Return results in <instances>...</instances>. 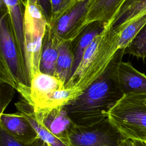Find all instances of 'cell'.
Instances as JSON below:
<instances>
[{
  "instance_id": "cell-1",
  "label": "cell",
  "mask_w": 146,
  "mask_h": 146,
  "mask_svg": "<svg viewBox=\"0 0 146 146\" xmlns=\"http://www.w3.org/2000/svg\"><path fill=\"white\" fill-rule=\"evenodd\" d=\"M119 49L105 72L80 95L64 106L77 125H90L108 117V113L124 94L117 80L119 64L125 54Z\"/></svg>"
},
{
  "instance_id": "cell-2",
  "label": "cell",
  "mask_w": 146,
  "mask_h": 146,
  "mask_svg": "<svg viewBox=\"0 0 146 146\" xmlns=\"http://www.w3.org/2000/svg\"><path fill=\"white\" fill-rule=\"evenodd\" d=\"M119 50V34L113 25H107L87 48L65 88L81 95L105 72Z\"/></svg>"
},
{
  "instance_id": "cell-3",
  "label": "cell",
  "mask_w": 146,
  "mask_h": 146,
  "mask_svg": "<svg viewBox=\"0 0 146 146\" xmlns=\"http://www.w3.org/2000/svg\"><path fill=\"white\" fill-rule=\"evenodd\" d=\"M0 82L11 86L23 99H27L30 78L6 7L1 9Z\"/></svg>"
},
{
  "instance_id": "cell-4",
  "label": "cell",
  "mask_w": 146,
  "mask_h": 146,
  "mask_svg": "<svg viewBox=\"0 0 146 146\" xmlns=\"http://www.w3.org/2000/svg\"><path fill=\"white\" fill-rule=\"evenodd\" d=\"M36 132L38 137L50 146H69L68 136L76 125L64 106L34 110L23 98L15 104Z\"/></svg>"
},
{
  "instance_id": "cell-5",
  "label": "cell",
  "mask_w": 146,
  "mask_h": 146,
  "mask_svg": "<svg viewBox=\"0 0 146 146\" xmlns=\"http://www.w3.org/2000/svg\"><path fill=\"white\" fill-rule=\"evenodd\" d=\"M146 94H125L108 113V119L125 139L146 141Z\"/></svg>"
},
{
  "instance_id": "cell-6",
  "label": "cell",
  "mask_w": 146,
  "mask_h": 146,
  "mask_svg": "<svg viewBox=\"0 0 146 146\" xmlns=\"http://www.w3.org/2000/svg\"><path fill=\"white\" fill-rule=\"evenodd\" d=\"M48 22L38 0H25L24 37L26 62L30 80L39 71L43 40Z\"/></svg>"
},
{
  "instance_id": "cell-7",
  "label": "cell",
  "mask_w": 146,
  "mask_h": 146,
  "mask_svg": "<svg viewBox=\"0 0 146 146\" xmlns=\"http://www.w3.org/2000/svg\"><path fill=\"white\" fill-rule=\"evenodd\" d=\"M124 139L107 117L90 125H75L68 142L69 146H120Z\"/></svg>"
},
{
  "instance_id": "cell-8",
  "label": "cell",
  "mask_w": 146,
  "mask_h": 146,
  "mask_svg": "<svg viewBox=\"0 0 146 146\" xmlns=\"http://www.w3.org/2000/svg\"><path fill=\"white\" fill-rule=\"evenodd\" d=\"M89 1L78 0L59 18L48 23L53 34L62 42L72 41L84 28Z\"/></svg>"
},
{
  "instance_id": "cell-9",
  "label": "cell",
  "mask_w": 146,
  "mask_h": 146,
  "mask_svg": "<svg viewBox=\"0 0 146 146\" xmlns=\"http://www.w3.org/2000/svg\"><path fill=\"white\" fill-rule=\"evenodd\" d=\"M64 88L65 84L58 78L39 71L31 78L30 94L25 100L33 107L34 110H38L43 108L50 94Z\"/></svg>"
},
{
  "instance_id": "cell-10",
  "label": "cell",
  "mask_w": 146,
  "mask_h": 146,
  "mask_svg": "<svg viewBox=\"0 0 146 146\" xmlns=\"http://www.w3.org/2000/svg\"><path fill=\"white\" fill-rule=\"evenodd\" d=\"M0 127L14 138L26 143H33L39 139L30 122L19 112L1 113Z\"/></svg>"
},
{
  "instance_id": "cell-11",
  "label": "cell",
  "mask_w": 146,
  "mask_h": 146,
  "mask_svg": "<svg viewBox=\"0 0 146 146\" xmlns=\"http://www.w3.org/2000/svg\"><path fill=\"white\" fill-rule=\"evenodd\" d=\"M127 0H90L84 22V27L89 23L99 22L105 26H113V21Z\"/></svg>"
},
{
  "instance_id": "cell-12",
  "label": "cell",
  "mask_w": 146,
  "mask_h": 146,
  "mask_svg": "<svg viewBox=\"0 0 146 146\" xmlns=\"http://www.w3.org/2000/svg\"><path fill=\"white\" fill-rule=\"evenodd\" d=\"M119 86L125 94H146V76L135 69L129 62L123 60L119 65L117 72Z\"/></svg>"
},
{
  "instance_id": "cell-13",
  "label": "cell",
  "mask_w": 146,
  "mask_h": 146,
  "mask_svg": "<svg viewBox=\"0 0 146 146\" xmlns=\"http://www.w3.org/2000/svg\"><path fill=\"white\" fill-rule=\"evenodd\" d=\"M62 42L52 33L48 24L43 40L39 70L43 73L54 75L59 47Z\"/></svg>"
},
{
  "instance_id": "cell-14",
  "label": "cell",
  "mask_w": 146,
  "mask_h": 146,
  "mask_svg": "<svg viewBox=\"0 0 146 146\" xmlns=\"http://www.w3.org/2000/svg\"><path fill=\"white\" fill-rule=\"evenodd\" d=\"M0 2L1 5L5 6L7 9L16 40L26 64L24 37L25 1L23 0H0Z\"/></svg>"
},
{
  "instance_id": "cell-15",
  "label": "cell",
  "mask_w": 146,
  "mask_h": 146,
  "mask_svg": "<svg viewBox=\"0 0 146 146\" xmlns=\"http://www.w3.org/2000/svg\"><path fill=\"white\" fill-rule=\"evenodd\" d=\"M106 26L99 22H94L88 24L72 40V51L74 56V62L72 74L75 71L87 48L94 38L99 35Z\"/></svg>"
},
{
  "instance_id": "cell-16",
  "label": "cell",
  "mask_w": 146,
  "mask_h": 146,
  "mask_svg": "<svg viewBox=\"0 0 146 146\" xmlns=\"http://www.w3.org/2000/svg\"><path fill=\"white\" fill-rule=\"evenodd\" d=\"M74 62L72 41L62 42L59 47L54 76L60 79L65 86L72 76Z\"/></svg>"
},
{
  "instance_id": "cell-17",
  "label": "cell",
  "mask_w": 146,
  "mask_h": 146,
  "mask_svg": "<svg viewBox=\"0 0 146 146\" xmlns=\"http://www.w3.org/2000/svg\"><path fill=\"white\" fill-rule=\"evenodd\" d=\"M146 23V13L114 29L119 34V48L125 49Z\"/></svg>"
},
{
  "instance_id": "cell-18",
  "label": "cell",
  "mask_w": 146,
  "mask_h": 146,
  "mask_svg": "<svg viewBox=\"0 0 146 146\" xmlns=\"http://www.w3.org/2000/svg\"><path fill=\"white\" fill-rule=\"evenodd\" d=\"M146 13V0H127L113 21V27H118Z\"/></svg>"
},
{
  "instance_id": "cell-19",
  "label": "cell",
  "mask_w": 146,
  "mask_h": 146,
  "mask_svg": "<svg viewBox=\"0 0 146 146\" xmlns=\"http://www.w3.org/2000/svg\"><path fill=\"white\" fill-rule=\"evenodd\" d=\"M124 53L139 58L146 57V23L125 48Z\"/></svg>"
},
{
  "instance_id": "cell-20",
  "label": "cell",
  "mask_w": 146,
  "mask_h": 146,
  "mask_svg": "<svg viewBox=\"0 0 146 146\" xmlns=\"http://www.w3.org/2000/svg\"><path fill=\"white\" fill-rule=\"evenodd\" d=\"M0 146H49L39 138L31 143L21 141L7 133L2 128H0Z\"/></svg>"
},
{
  "instance_id": "cell-21",
  "label": "cell",
  "mask_w": 146,
  "mask_h": 146,
  "mask_svg": "<svg viewBox=\"0 0 146 146\" xmlns=\"http://www.w3.org/2000/svg\"><path fill=\"white\" fill-rule=\"evenodd\" d=\"M77 1L78 0H50L51 16L49 23L54 22L59 18L71 8Z\"/></svg>"
},
{
  "instance_id": "cell-22",
  "label": "cell",
  "mask_w": 146,
  "mask_h": 146,
  "mask_svg": "<svg viewBox=\"0 0 146 146\" xmlns=\"http://www.w3.org/2000/svg\"><path fill=\"white\" fill-rule=\"evenodd\" d=\"M14 90L11 86L5 83H1V113H3L4 110L11 100L14 93Z\"/></svg>"
},
{
  "instance_id": "cell-23",
  "label": "cell",
  "mask_w": 146,
  "mask_h": 146,
  "mask_svg": "<svg viewBox=\"0 0 146 146\" xmlns=\"http://www.w3.org/2000/svg\"><path fill=\"white\" fill-rule=\"evenodd\" d=\"M44 14L49 23L51 16V6L50 0H38Z\"/></svg>"
},
{
  "instance_id": "cell-24",
  "label": "cell",
  "mask_w": 146,
  "mask_h": 146,
  "mask_svg": "<svg viewBox=\"0 0 146 146\" xmlns=\"http://www.w3.org/2000/svg\"><path fill=\"white\" fill-rule=\"evenodd\" d=\"M120 146H135L133 140L129 139H124Z\"/></svg>"
},
{
  "instance_id": "cell-25",
  "label": "cell",
  "mask_w": 146,
  "mask_h": 146,
  "mask_svg": "<svg viewBox=\"0 0 146 146\" xmlns=\"http://www.w3.org/2000/svg\"><path fill=\"white\" fill-rule=\"evenodd\" d=\"M135 146H146V144L141 141L139 140H133Z\"/></svg>"
},
{
  "instance_id": "cell-26",
  "label": "cell",
  "mask_w": 146,
  "mask_h": 146,
  "mask_svg": "<svg viewBox=\"0 0 146 146\" xmlns=\"http://www.w3.org/2000/svg\"><path fill=\"white\" fill-rule=\"evenodd\" d=\"M145 143V144H146V141H145V143Z\"/></svg>"
},
{
  "instance_id": "cell-27",
  "label": "cell",
  "mask_w": 146,
  "mask_h": 146,
  "mask_svg": "<svg viewBox=\"0 0 146 146\" xmlns=\"http://www.w3.org/2000/svg\"><path fill=\"white\" fill-rule=\"evenodd\" d=\"M145 104H146V100H145Z\"/></svg>"
},
{
  "instance_id": "cell-28",
  "label": "cell",
  "mask_w": 146,
  "mask_h": 146,
  "mask_svg": "<svg viewBox=\"0 0 146 146\" xmlns=\"http://www.w3.org/2000/svg\"><path fill=\"white\" fill-rule=\"evenodd\" d=\"M49 146H50V145H49Z\"/></svg>"
}]
</instances>
